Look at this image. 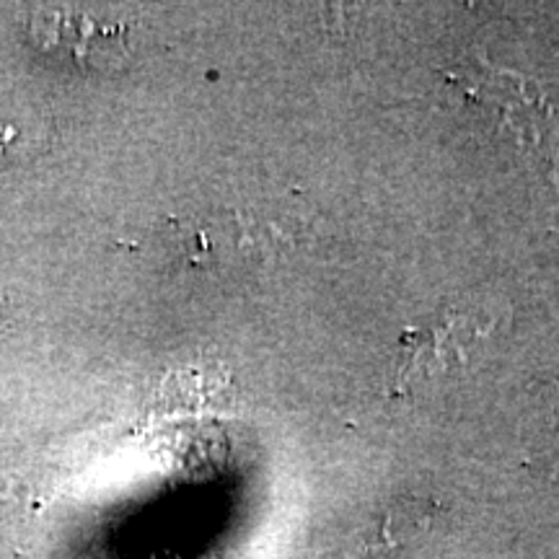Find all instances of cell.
Masks as SVG:
<instances>
[{"label":"cell","instance_id":"6da1fadb","mask_svg":"<svg viewBox=\"0 0 559 559\" xmlns=\"http://www.w3.org/2000/svg\"><path fill=\"white\" fill-rule=\"evenodd\" d=\"M461 91L498 111L502 124L519 140L523 156L559 185V88L542 79L492 66L469 55L449 73Z\"/></svg>","mask_w":559,"mask_h":559},{"label":"cell","instance_id":"7a4b0ae2","mask_svg":"<svg viewBox=\"0 0 559 559\" xmlns=\"http://www.w3.org/2000/svg\"><path fill=\"white\" fill-rule=\"evenodd\" d=\"M498 309L466 306L412 330L396 358V386L451 373L474 360L477 349L498 330Z\"/></svg>","mask_w":559,"mask_h":559},{"label":"cell","instance_id":"3957f363","mask_svg":"<svg viewBox=\"0 0 559 559\" xmlns=\"http://www.w3.org/2000/svg\"><path fill=\"white\" fill-rule=\"evenodd\" d=\"M32 32L37 41L52 50H62L86 66L120 62L128 52V32L120 21L96 13L55 9L34 13Z\"/></svg>","mask_w":559,"mask_h":559},{"label":"cell","instance_id":"277c9868","mask_svg":"<svg viewBox=\"0 0 559 559\" xmlns=\"http://www.w3.org/2000/svg\"><path fill=\"white\" fill-rule=\"evenodd\" d=\"M13 135H16V132H13V130L9 128V124L0 120V153L9 148V143L13 140Z\"/></svg>","mask_w":559,"mask_h":559}]
</instances>
